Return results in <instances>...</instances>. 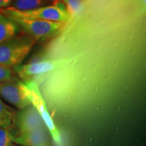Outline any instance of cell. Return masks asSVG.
<instances>
[{"label":"cell","instance_id":"6da1fadb","mask_svg":"<svg viewBox=\"0 0 146 146\" xmlns=\"http://www.w3.org/2000/svg\"><path fill=\"white\" fill-rule=\"evenodd\" d=\"M35 41L29 35H15L0 43V64L10 68L21 64L31 52Z\"/></svg>","mask_w":146,"mask_h":146},{"label":"cell","instance_id":"7a4b0ae2","mask_svg":"<svg viewBox=\"0 0 146 146\" xmlns=\"http://www.w3.org/2000/svg\"><path fill=\"white\" fill-rule=\"evenodd\" d=\"M0 13L6 17L18 16L65 23L71 19L62 3H55L50 6L39 7L27 11H19L12 7H8L0 10Z\"/></svg>","mask_w":146,"mask_h":146},{"label":"cell","instance_id":"3957f363","mask_svg":"<svg viewBox=\"0 0 146 146\" xmlns=\"http://www.w3.org/2000/svg\"><path fill=\"white\" fill-rule=\"evenodd\" d=\"M8 18L17 23L18 26L21 27L35 41L52 36L61 31L66 25L65 23L32 19L18 16H10Z\"/></svg>","mask_w":146,"mask_h":146},{"label":"cell","instance_id":"277c9868","mask_svg":"<svg viewBox=\"0 0 146 146\" xmlns=\"http://www.w3.org/2000/svg\"><path fill=\"white\" fill-rule=\"evenodd\" d=\"M0 98L18 110L31 105L27 85L17 78L0 83Z\"/></svg>","mask_w":146,"mask_h":146},{"label":"cell","instance_id":"5b68a950","mask_svg":"<svg viewBox=\"0 0 146 146\" xmlns=\"http://www.w3.org/2000/svg\"><path fill=\"white\" fill-rule=\"evenodd\" d=\"M73 59L45 60L41 61L31 62L14 66V70L23 81L31 80L34 76L57 70L66 66L72 62Z\"/></svg>","mask_w":146,"mask_h":146},{"label":"cell","instance_id":"8992f818","mask_svg":"<svg viewBox=\"0 0 146 146\" xmlns=\"http://www.w3.org/2000/svg\"><path fill=\"white\" fill-rule=\"evenodd\" d=\"M24 83L26 84L28 88L29 98H30L31 104L37 110L40 116L43 118L48 129L50 136L56 143H60L61 141L60 133L47 110L46 104L42 96L37 84L33 80L24 82Z\"/></svg>","mask_w":146,"mask_h":146},{"label":"cell","instance_id":"52a82bcc","mask_svg":"<svg viewBox=\"0 0 146 146\" xmlns=\"http://www.w3.org/2000/svg\"><path fill=\"white\" fill-rule=\"evenodd\" d=\"M47 127L43 118L32 104L16 112L14 129L16 135L29 132L41 128Z\"/></svg>","mask_w":146,"mask_h":146},{"label":"cell","instance_id":"ba28073f","mask_svg":"<svg viewBox=\"0 0 146 146\" xmlns=\"http://www.w3.org/2000/svg\"><path fill=\"white\" fill-rule=\"evenodd\" d=\"M48 129L41 128L13 135V141L21 146H50Z\"/></svg>","mask_w":146,"mask_h":146},{"label":"cell","instance_id":"9c48e42d","mask_svg":"<svg viewBox=\"0 0 146 146\" xmlns=\"http://www.w3.org/2000/svg\"><path fill=\"white\" fill-rule=\"evenodd\" d=\"M18 30L19 26L17 23L0 13V43L15 36Z\"/></svg>","mask_w":146,"mask_h":146},{"label":"cell","instance_id":"30bf717a","mask_svg":"<svg viewBox=\"0 0 146 146\" xmlns=\"http://www.w3.org/2000/svg\"><path fill=\"white\" fill-rule=\"evenodd\" d=\"M16 112L0 98V127L14 129Z\"/></svg>","mask_w":146,"mask_h":146},{"label":"cell","instance_id":"8fae6325","mask_svg":"<svg viewBox=\"0 0 146 146\" xmlns=\"http://www.w3.org/2000/svg\"><path fill=\"white\" fill-rule=\"evenodd\" d=\"M43 3V0H14L12 7L19 11H27L39 8Z\"/></svg>","mask_w":146,"mask_h":146},{"label":"cell","instance_id":"7c38bea8","mask_svg":"<svg viewBox=\"0 0 146 146\" xmlns=\"http://www.w3.org/2000/svg\"><path fill=\"white\" fill-rule=\"evenodd\" d=\"M62 3L64 5L66 10L70 18H72L77 15L83 8L84 0H64Z\"/></svg>","mask_w":146,"mask_h":146},{"label":"cell","instance_id":"4fadbf2b","mask_svg":"<svg viewBox=\"0 0 146 146\" xmlns=\"http://www.w3.org/2000/svg\"><path fill=\"white\" fill-rule=\"evenodd\" d=\"M13 142L12 131L7 128L0 127V146H11Z\"/></svg>","mask_w":146,"mask_h":146},{"label":"cell","instance_id":"5bb4252c","mask_svg":"<svg viewBox=\"0 0 146 146\" xmlns=\"http://www.w3.org/2000/svg\"><path fill=\"white\" fill-rule=\"evenodd\" d=\"M14 78H16V76L12 68L0 64V83L10 81Z\"/></svg>","mask_w":146,"mask_h":146},{"label":"cell","instance_id":"9a60e30c","mask_svg":"<svg viewBox=\"0 0 146 146\" xmlns=\"http://www.w3.org/2000/svg\"><path fill=\"white\" fill-rule=\"evenodd\" d=\"M12 1V0H0V8L8 6Z\"/></svg>","mask_w":146,"mask_h":146},{"label":"cell","instance_id":"2e32d148","mask_svg":"<svg viewBox=\"0 0 146 146\" xmlns=\"http://www.w3.org/2000/svg\"><path fill=\"white\" fill-rule=\"evenodd\" d=\"M64 0H54V3L53 4H55V3H62Z\"/></svg>","mask_w":146,"mask_h":146},{"label":"cell","instance_id":"e0dca14e","mask_svg":"<svg viewBox=\"0 0 146 146\" xmlns=\"http://www.w3.org/2000/svg\"><path fill=\"white\" fill-rule=\"evenodd\" d=\"M11 146H19V145H16V144H12V145H11Z\"/></svg>","mask_w":146,"mask_h":146}]
</instances>
